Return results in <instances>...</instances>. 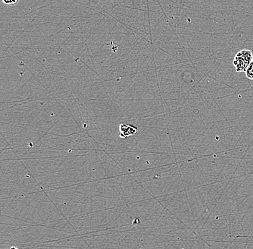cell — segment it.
Instances as JSON below:
<instances>
[{
    "mask_svg": "<svg viewBox=\"0 0 253 249\" xmlns=\"http://www.w3.org/2000/svg\"><path fill=\"white\" fill-rule=\"evenodd\" d=\"M137 131H138V129L132 125L122 124L120 126V137L121 138L129 137V136L135 134Z\"/></svg>",
    "mask_w": 253,
    "mask_h": 249,
    "instance_id": "2",
    "label": "cell"
},
{
    "mask_svg": "<svg viewBox=\"0 0 253 249\" xmlns=\"http://www.w3.org/2000/svg\"><path fill=\"white\" fill-rule=\"evenodd\" d=\"M245 73H246L247 78L249 80H253V61L251 62V63L250 64Z\"/></svg>",
    "mask_w": 253,
    "mask_h": 249,
    "instance_id": "3",
    "label": "cell"
},
{
    "mask_svg": "<svg viewBox=\"0 0 253 249\" xmlns=\"http://www.w3.org/2000/svg\"><path fill=\"white\" fill-rule=\"evenodd\" d=\"M253 61L252 51L249 50H243L236 54L233 61V65L235 67L236 71L246 72L250 64Z\"/></svg>",
    "mask_w": 253,
    "mask_h": 249,
    "instance_id": "1",
    "label": "cell"
},
{
    "mask_svg": "<svg viewBox=\"0 0 253 249\" xmlns=\"http://www.w3.org/2000/svg\"><path fill=\"white\" fill-rule=\"evenodd\" d=\"M9 249H19L17 248V247H11V248Z\"/></svg>",
    "mask_w": 253,
    "mask_h": 249,
    "instance_id": "5",
    "label": "cell"
},
{
    "mask_svg": "<svg viewBox=\"0 0 253 249\" xmlns=\"http://www.w3.org/2000/svg\"><path fill=\"white\" fill-rule=\"evenodd\" d=\"M2 2L4 3V4H9V5H11V4H16V3L18 2V1H4V0H2Z\"/></svg>",
    "mask_w": 253,
    "mask_h": 249,
    "instance_id": "4",
    "label": "cell"
}]
</instances>
